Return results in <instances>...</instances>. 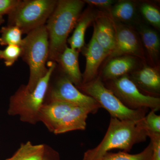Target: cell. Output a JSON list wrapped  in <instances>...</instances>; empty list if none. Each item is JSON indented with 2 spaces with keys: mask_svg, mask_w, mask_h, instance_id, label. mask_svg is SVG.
Wrapping results in <instances>:
<instances>
[{
  "mask_svg": "<svg viewBox=\"0 0 160 160\" xmlns=\"http://www.w3.org/2000/svg\"><path fill=\"white\" fill-rule=\"evenodd\" d=\"M85 3L81 0H59L46 26L49 41V59L56 63L67 45Z\"/></svg>",
  "mask_w": 160,
  "mask_h": 160,
  "instance_id": "1",
  "label": "cell"
},
{
  "mask_svg": "<svg viewBox=\"0 0 160 160\" xmlns=\"http://www.w3.org/2000/svg\"><path fill=\"white\" fill-rule=\"evenodd\" d=\"M143 119L135 122L111 117L102 140L96 147L84 153L83 160H99L106 152L114 149L128 152L135 144L145 142L148 136Z\"/></svg>",
  "mask_w": 160,
  "mask_h": 160,
  "instance_id": "2",
  "label": "cell"
},
{
  "mask_svg": "<svg viewBox=\"0 0 160 160\" xmlns=\"http://www.w3.org/2000/svg\"><path fill=\"white\" fill-rule=\"evenodd\" d=\"M47 66L46 74L40 80L33 91H28L26 86H23L12 96L8 110L9 115L18 116L22 122L32 125L39 122V111L44 104L56 63L49 61Z\"/></svg>",
  "mask_w": 160,
  "mask_h": 160,
  "instance_id": "3",
  "label": "cell"
},
{
  "mask_svg": "<svg viewBox=\"0 0 160 160\" xmlns=\"http://www.w3.org/2000/svg\"><path fill=\"white\" fill-rule=\"evenodd\" d=\"M21 57L29 66V77L26 89L32 92L48 70L49 41L46 26L38 27L27 33L23 38Z\"/></svg>",
  "mask_w": 160,
  "mask_h": 160,
  "instance_id": "4",
  "label": "cell"
},
{
  "mask_svg": "<svg viewBox=\"0 0 160 160\" xmlns=\"http://www.w3.org/2000/svg\"><path fill=\"white\" fill-rule=\"evenodd\" d=\"M76 87L84 94L93 98L101 108L106 109L110 113L111 117L120 120L139 122L146 116L147 109L132 110L127 108L106 87L99 76Z\"/></svg>",
  "mask_w": 160,
  "mask_h": 160,
  "instance_id": "5",
  "label": "cell"
},
{
  "mask_svg": "<svg viewBox=\"0 0 160 160\" xmlns=\"http://www.w3.org/2000/svg\"><path fill=\"white\" fill-rule=\"evenodd\" d=\"M58 1H20L17 6L8 15V26H16L24 33L45 26L53 11Z\"/></svg>",
  "mask_w": 160,
  "mask_h": 160,
  "instance_id": "6",
  "label": "cell"
},
{
  "mask_svg": "<svg viewBox=\"0 0 160 160\" xmlns=\"http://www.w3.org/2000/svg\"><path fill=\"white\" fill-rule=\"evenodd\" d=\"M105 86L127 108L132 110L150 109L156 112L160 109V98L142 92L128 75L105 82Z\"/></svg>",
  "mask_w": 160,
  "mask_h": 160,
  "instance_id": "7",
  "label": "cell"
},
{
  "mask_svg": "<svg viewBox=\"0 0 160 160\" xmlns=\"http://www.w3.org/2000/svg\"><path fill=\"white\" fill-rule=\"evenodd\" d=\"M49 95V102L58 101L70 103L88 109L91 113H96L101 108L93 98L79 90L64 75L58 79Z\"/></svg>",
  "mask_w": 160,
  "mask_h": 160,
  "instance_id": "8",
  "label": "cell"
},
{
  "mask_svg": "<svg viewBox=\"0 0 160 160\" xmlns=\"http://www.w3.org/2000/svg\"><path fill=\"white\" fill-rule=\"evenodd\" d=\"M114 22L116 29L115 45L107 58V61L121 56L129 55L137 58L145 62L146 56L138 31L129 25L115 21Z\"/></svg>",
  "mask_w": 160,
  "mask_h": 160,
  "instance_id": "9",
  "label": "cell"
},
{
  "mask_svg": "<svg viewBox=\"0 0 160 160\" xmlns=\"http://www.w3.org/2000/svg\"><path fill=\"white\" fill-rule=\"evenodd\" d=\"M128 75L143 93L150 96L158 97L160 93L159 66L143 64Z\"/></svg>",
  "mask_w": 160,
  "mask_h": 160,
  "instance_id": "10",
  "label": "cell"
},
{
  "mask_svg": "<svg viewBox=\"0 0 160 160\" xmlns=\"http://www.w3.org/2000/svg\"><path fill=\"white\" fill-rule=\"evenodd\" d=\"M92 35L109 54L114 49L116 29L114 20L107 12L98 11L93 21Z\"/></svg>",
  "mask_w": 160,
  "mask_h": 160,
  "instance_id": "11",
  "label": "cell"
},
{
  "mask_svg": "<svg viewBox=\"0 0 160 160\" xmlns=\"http://www.w3.org/2000/svg\"><path fill=\"white\" fill-rule=\"evenodd\" d=\"M86 59V68L82 74V84L89 82L96 78L98 69L109 53L105 50L95 38L93 35L87 46L82 49Z\"/></svg>",
  "mask_w": 160,
  "mask_h": 160,
  "instance_id": "12",
  "label": "cell"
},
{
  "mask_svg": "<svg viewBox=\"0 0 160 160\" xmlns=\"http://www.w3.org/2000/svg\"><path fill=\"white\" fill-rule=\"evenodd\" d=\"M102 71L101 78L103 82H107L118 78L126 75H129L132 71L142 66L140 59L129 55L121 56L108 60Z\"/></svg>",
  "mask_w": 160,
  "mask_h": 160,
  "instance_id": "13",
  "label": "cell"
},
{
  "mask_svg": "<svg viewBox=\"0 0 160 160\" xmlns=\"http://www.w3.org/2000/svg\"><path fill=\"white\" fill-rule=\"evenodd\" d=\"M76 106L58 101L44 103L39 111V122H42L49 131L53 132L64 116Z\"/></svg>",
  "mask_w": 160,
  "mask_h": 160,
  "instance_id": "14",
  "label": "cell"
},
{
  "mask_svg": "<svg viewBox=\"0 0 160 160\" xmlns=\"http://www.w3.org/2000/svg\"><path fill=\"white\" fill-rule=\"evenodd\" d=\"M138 32L142 45L146 59L150 66H159L160 52V39L157 31L153 28L145 25L138 26Z\"/></svg>",
  "mask_w": 160,
  "mask_h": 160,
  "instance_id": "15",
  "label": "cell"
},
{
  "mask_svg": "<svg viewBox=\"0 0 160 160\" xmlns=\"http://www.w3.org/2000/svg\"><path fill=\"white\" fill-rule=\"evenodd\" d=\"M79 52L67 46L57 62L60 64L64 75L76 87L81 85L82 81V74L80 71L79 65Z\"/></svg>",
  "mask_w": 160,
  "mask_h": 160,
  "instance_id": "16",
  "label": "cell"
},
{
  "mask_svg": "<svg viewBox=\"0 0 160 160\" xmlns=\"http://www.w3.org/2000/svg\"><path fill=\"white\" fill-rule=\"evenodd\" d=\"M89 113L91 112L88 109L76 106L61 120L53 133L59 134L74 130H85Z\"/></svg>",
  "mask_w": 160,
  "mask_h": 160,
  "instance_id": "17",
  "label": "cell"
},
{
  "mask_svg": "<svg viewBox=\"0 0 160 160\" xmlns=\"http://www.w3.org/2000/svg\"><path fill=\"white\" fill-rule=\"evenodd\" d=\"M97 11L89 8L82 13L73 29L72 35L67 40L70 48L80 52L85 46V34L86 30L97 15Z\"/></svg>",
  "mask_w": 160,
  "mask_h": 160,
  "instance_id": "18",
  "label": "cell"
},
{
  "mask_svg": "<svg viewBox=\"0 0 160 160\" xmlns=\"http://www.w3.org/2000/svg\"><path fill=\"white\" fill-rule=\"evenodd\" d=\"M137 9L134 2L122 0L116 2L108 12L115 22L129 25L137 18Z\"/></svg>",
  "mask_w": 160,
  "mask_h": 160,
  "instance_id": "19",
  "label": "cell"
},
{
  "mask_svg": "<svg viewBox=\"0 0 160 160\" xmlns=\"http://www.w3.org/2000/svg\"><path fill=\"white\" fill-rule=\"evenodd\" d=\"M46 145H33L27 142L21 144L11 158L6 160H42L45 152Z\"/></svg>",
  "mask_w": 160,
  "mask_h": 160,
  "instance_id": "20",
  "label": "cell"
},
{
  "mask_svg": "<svg viewBox=\"0 0 160 160\" xmlns=\"http://www.w3.org/2000/svg\"><path fill=\"white\" fill-rule=\"evenodd\" d=\"M152 153V145L150 142L144 150L137 154H129L124 151L117 153L109 152L99 160H150Z\"/></svg>",
  "mask_w": 160,
  "mask_h": 160,
  "instance_id": "21",
  "label": "cell"
},
{
  "mask_svg": "<svg viewBox=\"0 0 160 160\" xmlns=\"http://www.w3.org/2000/svg\"><path fill=\"white\" fill-rule=\"evenodd\" d=\"M0 45L2 46H22L23 39L22 30L16 26H3L0 30Z\"/></svg>",
  "mask_w": 160,
  "mask_h": 160,
  "instance_id": "22",
  "label": "cell"
},
{
  "mask_svg": "<svg viewBox=\"0 0 160 160\" xmlns=\"http://www.w3.org/2000/svg\"><path fill=\"white\" fill-rule=\"evenodd\" d=\"M140 11L146 22L156 29H160V12L158 7L151 3L143 2L140 5Z\"/></svg>",
  "mask_w": 160,
  "mask_h": 160,
  "instance_id": "23",
  "label": "cell"
},
{
  "mask_svg": "<svg viewBox=\"0 0 160 160\" xmlns=\"http://www.w3.org/2000/svg\"><path fill=\"white\" fill-rule=\"evenodd\" d=\"M22 52L21 46H7L5 49L0 50V59L3 60L6 66L10 67L21 57Z\"/></svg>",
  "mask_w": 160,
  "mask_h": 160,
  "instance_id": "24",
  "label": "cell"
},
{
  "mask_svg": "<svg viewBox=\"0 0 160 160\" xmlns=\"http://www.w3.org/2000/svg\"><path fill=\"white\" fill-rule=\"evenodd\" d=\"M155 112L151 110L143 119V125L147 133L151 132L160 134V116Z\"/></svg>",
  "mask_w": 160,
  "mask_h": 160,
  "instance_id": "25",
  "label": "cell"
},
{
  "mask_svg": "<svg viewBox=\"0 0 160 160\" xmlns=\"http://www.w3.org/2000/svg\"><path fill=\"white\" fill-rule=\"evenodd\" d=\"M152 147V153L150 160H160V134L147 132Z\"/></svg>",
  "mask_w": 160,
  "mask_h": 160,
  "instance_id": "26",
  "label": "cell"
},
{
  "mask_svg": "<svg viewBox=\"0 0 160 160\" xmlns=\"http://www.w3.org/2000/svg\"><path fill=\"white\" fill-rule=\"evenodd\" d=\"M20 2V0H0V16L10 14Z\"/></svg>",
  "mask_w": 160,
  "mask_h": 160,
  "instance_id": "27",
  "label": "cell"
},
{
  "mask_svg": "<svg viewBox=\"0 0 160 160\" xmlns=\"http://www.w3.org/2000/svg\"><path fill=\"white\" fill-rule=\"evenodd\" d=\"M83 1L91 7L107 10V12H109L112 6L116 2V1L114 0H84Z\"/></svg>",
  "mask_w": 160,
  "mask_h": 160,
  "instance_id": "28",
  "label": "cell"
},
{
  "mask_svg": "<svg viewBox=\"0 0 160 160\" xmlns=\"http://www.w3.org/2000/svg\"><path fill=\"white\" fill-rule=\"evenodd\" d=\"M42 160H60L59 155L57 152L46 145L45 152Z\"/></svg>",
  "mask_w": 160,
  "mask_h": 160,
  "instance_id": "29",
  "label": "cell"
},
{
  "mask_svg": "<svg viewBox=\"0 0 160 160\" xmlns=\"http://www.w3.org/2000/svg\"><path fill=\"white\" fill-rule=\"evenodd\" d=\"M5 21H4V19L3 18V16H0V25H2L4 22Z\"/></svg>",
  "mask_w": 160,
  "mask_h": 160,
  "instance_id": "30",
  "label": "cell"
}]
</instances>
